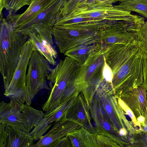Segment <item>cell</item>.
I'll return each mask as SVG.
<instances>
[{"label": "cell", "instance_id": "10", "mask_svg": "<svg viewBox=\"0 0 147 147\" xmlns=\"http://www.w3.org/2000/svg\"><path fill=\"white\" fill-rule=\"evenodd\" d=\"M52 27L40 26L32 29L27 35L36 50L42 55L50 64L55 65L57 53L54 46Z\"/></svg>", "mask_w": 147, "mask_h": 147}, {"label": "cell", "instance_id": "9", "mask_svg": "<svg viewBox=\"0 0 147 147\" xmlns=\"http://www.w3.org/2000/svg\"><path fill=\"white\" fill-rule=\"evenodd\" d=\"M104 58L102 47L94 51L81 65L79 79L81 89L98 88L104 78Z\"/></svg>", "mask_w": 147, "mask_h": 147}, {"label": "cell", "instance_id": "23", "mask_svg": "<svg viewBox=\"0 0 147 147\" xmlns=\"http://www.w3.org/2000/svg\"><path fill=\"white\" fill-rule=\"evenodd\" d=\"M104 60V64L103 70V76L105 80L112 84L113 78L112 71L111 68L107 64L105 58Z\"/></svg>", "mask_w": 147, "mask_h": 147}, {"label": "cell", "instance_id": "24", "mask_svg": "<svg viewBox=\"0 0 147 147\" xmlns=\"http://www.w3.org/2000/svg\"><path fill=\"white\" fill-rule=\"evenodd\" d=\"M142 85L147 93V58L144 61V78Z\"/></svg>", "mask_w": 147, "mask_h": 147}, {"label": "cell", "instance_id": "3", "mask_svg": "<svg viewBox=\"0 0 147 147\" xmlns=\"http://www.w3.org/2000/svg\"><path fill=\"white\" fill-rule=\"evenodd\" d=\"M105 26L92 23L55 24L52 34L60 53L78 46L102 42Z\"/></svg>", "mask_w": 147, "mask_h": 147}, {"label": "cell", "instance_id": "4", "mask_svg": "<svg viewBox=\"0 0 147 147\" xmlns=\"http://www.w3.org/2000/svg\"><path fill=\"white\" fill-rule=\"evenodd\" d=\"M81 65L73 59L66 56L52 70L47 77L51 91L42 109L47 112L61 104L63 95L71 86L79 84Z\"/></svg>", "mask_w": 147, "mask_h": 147}, {"label": "cell", "instance_id": "13", "mask_svg": "<svg viewBox=\"0 0 147 147\" xmlns=\"http://www.w3.org/2000/svg\"><path fill=\"white\" fill-rule=\"evenodd\" d=\"M29 133L0 123V147H31L35 140Z\"/></svg>", "mask_w": 147, "mask_h": 147}, {"label": "cell", "instance_id": "17", "mask_svg": "<svg viewBox=\"0 0 147 147\" xmlns=\"http://www.w3.org/2000/svg\"><path fill=\"white\" fill-rule=\"evenodd\" d=\"M102 42L81 45L69 50L64 54L77 61L81 65L86 62L90 55L102 47Z\"/></svg>", "mask_w": 147, "mask_h": 147}, {"label": "cell", "instance_id": "16", "mask_svg": "<svg viewBox=\"0 0 147 147\" xmlns=\"http://www.w3.org/2000/svg\"><path fill=\"white\" fill-rule=\"evenodd\" d=\"M118 97L131 109L136 119L140 116L145 117L147 114L146 92L142 84Z\"/></svg>", "mask_w": 147, "mask_h": 147}, {"label": "cell", "instance_id": "25", "mask_svg": "<svg viewBox=\"0 0 147 147\" xmlns=\"http://www.w3.org/2000/svg\"><path fill=\"white\" fill-rule=\"evenodd\" d=\"M145 118L144 123L141 125V126L142 131L147 133V114Z\"/></svg>", "mask_w": 147, "mask_h": 147}, {"label": "cell", "instance_id": "8", "mask_svg": "<svg viewBox=\"0 0 147 147\" xmlns=\"http://www.w3.org/2000/svg\"><path fill=\"white\" fill-rule=\"evenodd\" d=\"M48 60L38 52L34 50L28 63L26 83L31 100L40 90L50 89L47 77L52 69Z\"/></svg>", "mask_w": 147, "mask_h": 147}, {"label": "cell", "instance_id": "2", "mask_svg": "<svg viewBox=\"0 0 147 147\" xmlns=\"http://www.w3.org/2000/svg\"><path fill=\"white\" fill-rule=\"evenodd\" d=\"M27 35L16 31L0 14V71L4 89L11 80L18 63Z\"/></svg>", "mask_w": 147, "mask_h": 147}, {"label": "cell", "instance_id": "19", "mask_svg": "<svg viewBox=\"0 0 147 147\" xmlns=\"http://www.w3.org/2000/svg\"><path fill=\"white\" fill-rule=\"evenodd\" d=\"M115 6L124 11L135 12L147 19V0H123Z\"/></svg>", "mask_w": 147, "mask_h": 147}, {"label": "cell", "instance_id": "14", "mask_svg": "<svg viewBox=\"0 0 147 147\" xmlns=\"http://www.w3.org/2000/svg\"><path fill=\"white\" fill-rule=\"evenodd\" d=\"M55 0H32L28 8L23 13L17 14L9 11L6 19L16 31L34 18Z\"/></svg>", "mask_w": 147, "mask_h": 147}, {"label": "cell", "instance_id": "22", "mask_svg": "<svg viewBox=\"0 0 147 147\" xmlns=\"http://www.w3.org/2000/svg\"><path fill=\"white\" fill-rule=\"evenodd\" d=\"M138 38L142 42L147 53V20L141 26L138 32Z\"/></svg>", "mask_w": 147, "mask_h": 147}, {"label": "cell", "instance_id": "15", "mask_svg": "<svg viewBox=\"0 0 147 147\" xmlns=\"http://www.w3.org/2000/svg\"><path fill=\"white\" fill-rule=\"evenodd\" d=\"M70 121L65 119L54 122L48 132L41 136L38 142L31 147H54L71 132Z\"/></svg>", "mask_w": 147, "mask_h": 147}, {"label": "cell", "instance_id": "1", "mask_svg": "<svg viewBox=\"0 0 147 147\" xmlns=\"http://www.w3.org/2000/svg\"><path fill=\"white\" fill-rule=\"evenodd\" d=\"M103 46L105 60L112 71V84L116 96L142 85L147 53L138 36L126 43Z\"/></svg>", "mask_w": 147, "mask_h": 147}, {"label": "cell", "instance_id": "27", "mask_svg": "<svg viewBox=\"0 0 147 147\" xmlns=\"http://www.w3.org/2000/svg\"><path fill=\"white\" fill-rule=\"evenodd\" d=\"M146 97H147V92H146Z\"/></svg>", "mask_w": 147, "mask_h": 147}, {"label": "cell", "instance_id": "18", "mask_svg": "<svg viewBox=\"0 0 147 147\" xmlns=\"http://www.w3.org/2000/svg\"><path fill=\"white\" fill-rule=\"evenodd\" d=\"M77 100L69 108L67 112L72 113H67V119L70 121L72 119L83 125L89 119V116L84 102L79 99Z\"/></svg>", "mask_w": 147, "mask_h": 147}, {"label": "cell", "instance_id": "28", "mask_svg": "<svg viewBox=\"0 0 147 147\" xmlns=\"http://www.w3.org/2000/svg\"><path fill=\"white\" fill-rule=\"evenodd\" d=\"M76 0L80 1H82V0Z\"/></svg>", "mask_w": 147, "mask_h": 147}, {"label": "cell", "instance_id": "20", "mask_svg": "<svg viewBox=\"0 0 147 147\" xmlns=\"http://www.w3.org/2000/svg\"><path fill=\"white\" fill-rule=\"evenodd\" d=\"M32 0H0V13L3 8L15 13L26 5H29Z\"/></svg>", "mask_w": 147, "mask_h": 147}, {"label": "cell", "instance_id": "11", "mask_svg": "<svg viewBox=\"0 0 147 147\" xmlns=\"http://www.w3.org/2000/svg\"><path fill=\"white\" fill-rule=\"evenodd\" d=\"M67 0H55L32 19L16 31L27 35L30 29L40 26L53 27L59 16L61 9Z\"/></svg>", "mask_w": 147, "mask_h": 147}, {"label": "cell", "instance_id": "6", "mask_svg": "<svg viewBox=\"0 0 147 147\" xmlns=\"http://www.w3.org/2000/svg\"><path fill=\"white\" fill-rule=\"evenodd\" d=\"M9 102L0 103V123L30 133L42 118L44 113L14 96Z\"/></svg>", "mask_w": 147, "mask_h": 147}, {"label": "cell", "instance_id": "26", "mask_svg": "<svg viewBox=\"0 0 147 147\" xmlns=\"http://www.w3.org/2000/svg\"><path fill=\"white\" fill-rule=\"evenodd\" d=\"M103 1L105 2H107L111 4L118 2H120L123 0H102Z\"/></svg>", "mask_w": 147, "mask_h": 147}, {"label": "cell", "instance_id": "5", "mask_svg": "<svg viewBox=\"0 0 147 147\" xmlns=\"http://www.w3.org/2000/svg\"><path fill=\"white\" fill-rule=\"evenodd\" d=\"M68 9V15L77 17L80 23H90L102 24L125 20V11L108 2L80 1L73 0Z\"/></svg>", "mask_w": 147, "mask_h": 147}, {"label": "cell", "instance_id": "7", "mask_svg": "<svg viewBox=\"0 0 147 147\" xmlns=\"http://www.w3.org/2000/svg\"><path fill=\"white\" fill-rule=\"evenodd\" d=\"M34 50L32 43L28 39L23 46L12 78L4 89V92L5 96H14L30 105L31 104L32 100L26 86V77L29 60Z\"/></svg>", "mask_w": 147, "mask_h": 147}, {"label": "cell", "instance_id": "21", "mask_svg": "<svg viewBox=\"0 0 147 147\" xmlns=\"http://www.w3.org/2000/svg\"><path fill=\"white\" fill-rule=\"evenodd\" d=\"M117 102L125 114L129 117L134 126L136 128L142 131L140 124L138 121L131 109L119 97H117Z\"/></svg>", "mask_w": 147, "mask_h": 147}, {"label": "cell", "instance_id": "12", "mask_svg": "<svg viewBox=\"0 0 147 147\" xmlns=\"http://www.w3.org/2000/svg\"><path fill=\"white\" fill-rule=\"evenodd\" d=\"M75 96L70 97L55 109L44 113L42 119L29 133L34 137L35 141L39 140L49 129L53 123L67 119V113L71 106L72 100L76 97Z\"/></svg>", "mask_w": 147, "mask_h": 147}]
</instances>
